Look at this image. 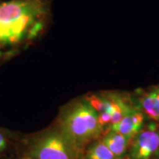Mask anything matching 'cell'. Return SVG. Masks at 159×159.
<instances>
[{"mask_svg": "<svg viewBox=\"0 0 159 159\" xmlns=\"http://www.w3.org/2000/svg\"><path fill=\"white\" fill-rule=\"evenodd\" d=\"M51 18L50 0L0 2V49L28 46L44 33Z\"/></svg>", "mask_w": 159, "mask_h": 159, "instance_id": "obj_1", "label": "cell"}, {"mask_svg": "<svg viewBox=\"0 0 159 159\" xmlns=\"http://www.w3.org/2000/svg\"><path fill=\"white\" fill-rule=\"evenodd\" d=\"M58 123L59 130L83 151L104 134L97 111L84 97L74 99L63 107Z\"/></svg>", "mask_w": 159, "mask_h": 159, "instance_id": "obj_2", "label": "cell"}, {"mask_svg": "<svg viewBox=\"0 0 159 159\" xmlns=\"http://www.w3.org/2000/svg\"><path fill=\"white\" fill-rule=\"evenodd\" d=\"M84 97L97 111L98 121L104 130V134L136 108L132 93L128 91H100L86 94Z\"/></svg>", "mask_w": 159, "mask_h": 159, "instance_id": "obj_3", "label": "cell"}, {"mask_svg": "<svg viewBox=\"0 0 159 159\" xmlns=\"http://www.w3.org/2000/svg\"><path fill=\"white\" fill-rule=\"evenodd\" d=\"M84 152L59 130L49 131L37 139L30 150L32 159H83Z\"/></svg>", "mask_w": 159, "mask_h": 159, "instance_id": "obj_4", "label": "cell"}, {"mask_svg": "<svg viewBox=\"0 0 159 159\" xmlns=\"http://www.w3.org/2000/svg\"><path fill=\"white\" fill-rule=\"evenodd\" d=\"M126 159H159V126L147 122L130 141Z\"/></svg>", "mask_w": 159, "mask_h": 159, "instance_id": "obj_5", "label": "cell"}, {"mask_svg": "<svg viewBox=\"0 0 159 159\" xmlns=\"http://www.w3.org/2000/svg\"><path fill=\"white\" fill-rule=\"evenodd\" d=\"M131 93L135 105L147 120L159 126V84L137 89Z\"/></svg>", "mask_w": 159, "mask_h": 159, "instance_id": "obj_6", "label": "cell"}, {"mask_svg": "<svg viewBox=\"0 0 159 159\" xmlns=\"http://www.w3.org/2000/svg\"><path fill=\"white\" fill-rule=\"evenodd\" d=\"M147 122L148 120L144 114L136 107L109 129L123 135L130 142L135 136L142 130Z\"/></svg>", "mask_w": 159, "mask_h": 159, "instance_id": "obj_7", "label": "cell"}, {"mask_svg": "<svg viewBox=\"0 0 159 159\" xmlns=\"http://www.w3.org/2000/svg\"><path fill=\"white\" fill-rule=\"evenodd\" d=\"M101 139L116 159H126L130 142L126 137L116 131L108 129Z\"/></svg>", "mask_w": 159, "mask_h": 159, "instance_id": "obj_8", "label": "cell"}, {"mask_svg": "<svg viewBox=\"0 0 159 159\" xmlns=\"http://www.w3.org/2000/svg\"><path fill=\"white\" fill-rule=\"evenodd\" d=\"M83 159H116L102 139L94 141L85 148Z\"/></svg>", "mask_w": 159, "mask_h": 159, "instance_id": "obj_9", "label": "cell"}, {"mask_svg": "<svg viewBox=\"0 0 159 159\" xmlns=\"http://www.w3.org/2000/svg\"><path fill=\"white\" fill-rule=\"evenodd\" d=\"M6 146H7V140H6L5 135L0 130V152L5 150Z\"/></svg>", "mask_w": 159, "mask_h": 159, "instance_id": "obj_10", "label": "cell"}, {"mask_svg": "<svg viewBox=\"0 0 159 159\" xmlns=\"http://www.w3.org/2000/svg\"><path fill=\"white\" fill-rule=\"evenodd\" d=\"M3 55H4V52L2 51V49H0V60L2 59V57H3Z\"/></svg>", "mask_w": 159, "mask_h": 159, "instance_id": "obj_11", "label": "cell"}, {"mask_svg": "<svg viewBox=\"0 0 159 159\" xmlns=\"http://www.w3.org/2000/svg\"><path fill=\"white\" fill-rule=\"evenodd\" d=\"M25 159H32V158H25Z\"/></svg>", "mask_w": 159, "mask_h": 159, "instance_id": "obj_12", "label": "cell"}]
</instances>
